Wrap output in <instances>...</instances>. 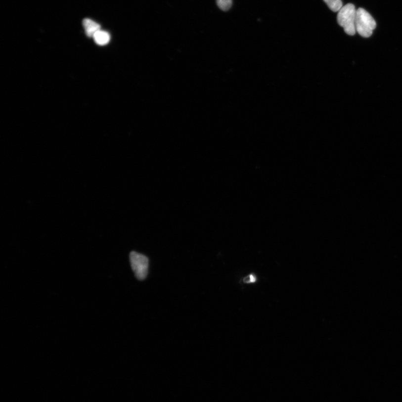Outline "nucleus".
I'll return each mask as SVG.
<instances>
[{
	"label": "nucleus",
	"mask_w": 402,
	"mask_h": 402,
	"mask_svg": "<svg viewBox=\"0 0 402 402\" xmlns=\"http://www.w3.org/2000/svg\"><path fill=\"white\" fill-rule=\"evenodd\" d=\"M357 10L352 3L345 5L339 11L337 20L338 24L343 27L346 33L349 36H354L356 33V19Z\"/></svg>",
	"instance_id": "nucleus-1"
},
{
	"label": "nucleus",
	"mask_w": 402,
	"mask_h": 402,
	"mask_svg": "<svg viewBox=\"0 0 402 402\" xmlns=\"http://www.w3.org/2000/svg\"><path fill=\"white\" fill-rule=\"evenodd\" d=\"M376 22L372 16L364 8L357 10L356 19V32L364 38H369L376 28Z\"/></svg>",
	"instance_id": "nucleus-2"
},
{
	"label": "nucleus",
	"mask_w": 402,
	"mask_h": 402,
	"mask_svg": "<svg viewBox=\"0 0 402 402\" xmlns=\"http://www.w3.org/2000/svg\"><path fill=\"white\" fill-rule=\"evenodd\" d=\"M130 262L135 277L139 280H144L148 273V257L143 254L132 252L130 254Z\"/></svg>",
	"instance_id": "nucleus-3"
},
{
	"label": "nucleus",
	"mask_w": 402,
	"mask_h": 402,
	"mask_svg": "<svg viewBox=\"0 0 402 402\" xmlns=\"http://www.w3.org/2000/svg\"><path fill=\"white\" fill-rule=\"evenodd\" d=\"M83 26L86 35L89 37H93L95 33L101 30L100 25L89 19L84 20Z\"/></svg>",
	"instance_id": "nucleus-4"
},
{
	"label": "nucleus",
	"mask_w": 402,
	"mask_h": 402,
	"mask_svg": "<svg viewBox=\"0 0 402 402\" xmlns=\"http://www.w3.org/2000/svg\"><path fill=\"white\" fill-rule=\"evenodd\" d=\"M95 43L99 45H105L110 41V36L109 33L103 30H99L94 34L93 37Z\"/></svg>",
	"instance_id": "nucleus-5"
},
{
	"label": "nucleus",
	"mask_w": 402,
	"mask_h": 402,
	"mask_svg": "<svg viewBox=\"0 0 402 402\" xmlns=\"http://www.w3.org/2000/svg\"><path fill=\"white\" fill-rule=\"evenodd\" d=\"M330 9L334 12H338L343 7L341 0H323Z\"/></svg>",
	"instance_id": "nucleus-6"
},
{
	"label": "nucleus",
	"mask_w": 402,
	"mask_h": 402,
	"mask_svg": "<svg viewBox=\"0 0 402 402\" xmlns=\"http://www.w3.org/2000/svg\"><path fill=\"white\" fill-rule=\"evenodd\" d=\"M218 6L223 11H227L232 6V0H216Z\"/></svg>",
	"instance_id": "nucleus-7"
},
{
	"label": "nucleus",
	"mask_w": 402,
	"mask_h": 402,
	"mask_svg": "<svg viewBox=\"0 0 402 402\" xmlns=\"http://www.w3.org/2000/svg\"><path fill=\"white\" fill-rule=\"evenodd\" d=\"M257 281V278L254 274H250L243 279V282L245 284L255 283Z\"/></svg>",
	"instance_id": "nucleus-8"
}]
</instances>
